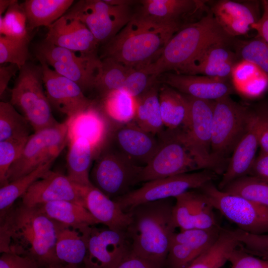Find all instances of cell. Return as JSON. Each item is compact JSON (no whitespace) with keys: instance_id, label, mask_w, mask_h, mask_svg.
Listing matches in <instances>:
<instances>
[{"instance_id":"1","label":"cell","mask_w":268,"mask_h":268,"mask_svg":"<svg viewBox=\"0 0 268 268\" xmlns=\"http://www.w3.org/2000/svg\"><path fill=\"white\" fill-rule=\"evenodd\" d=\"M58 223L22 202L0 216V251L27 256L42 267L61 265L56 253Z\"/></svg>"},{"instance_id":"2","label":"cell","mask_w":268,"mask_h":268,"mask_svg":"<svg viewBox=\"0 0 268 268\" xmlns=\"http://www.w3.org/2000/svg\"><path fill=\"white\" fill-rule=\"evenodd\" d=\"M181 27L162 24L136 11L132 19L102 47L101 58H111L138 68L151 64L160 56L170 38Z\"/></svg>"},{"instance_id":"3","label":"cell","mask_w":268,"mask_h":268,"mask_svg":"<svg viewBox=\"0 0 268 268\" xmlns=\"http://www.w3.org/2000/svg\"><path fill=\"white\" fill-rule=\"evenodd\" d=\"M174 204L171 199H163L140 204L127 212L131 220L126 234L132 253L165 268L176 228Z\"/></svg>"},{"instance_id":"4","label":"cell","mask_w":268,"mask_h":268,"mask_svg":"<svg viewBox=\"0 0 268 268\" xmlns=\"http://www.w3.org/2000/svg\"><path fill=\"white\" fill-rule=\"evenodd\" d=\"M233 38L224 31L208 9L200 19L176 32L157 60L145 68L156 79L163 73H176L208 46L218 42L231 44Z\"/></svg>"},{"instance_id":"5","label":"cell","mask_w":268,"mask_h":268,"mask_svg":"<svg viewBox=\"0 0 268 268\" xmlns=\"http://www.w3.org/2000/svg\"><path fill=\"white\" fill-rule=\"evenodd\" d=\"M41 65L28 62L18 72L11 89L10 102L29 121L34 133L59 123L44 90Z\"/></svg>"},{"instance_id":"6","label":"cell","mask_w":268,"mask_h":268,"mask_svg":"<svg viewBox=\"0 0 268 268\" xmlns=\"http://www.w3.org/2000/svg\"><path fill=\"white\" fill-rule=\"evenodd\" d=\"M90 180L92 185L114 200L140 183L143 167L132 162L107 142L94 158Z\"/></svg>"},{"instance_id":"7","label":"cell","mask_w":268,"mask_h":268,"mask_svg":"<svg viewBox=\"0 0 268 268\" xmlns=\"http://www.w3.org/2000/svg\"><path fill=\"white\" fill-rule=\"evenodd\" d=\"M253 108L233 100L230 95L214 101L211 154L228 165V157L247 132Z\"/></svg>"},{"instance_id":"8","label":"cell","mask_w":268,"mask_h":268,"mask_svg":"<svg viewBox=\"0 0 268 268\" xmlns=\"http://www.w3.org/2000/svg\"><path fill=\"white\" fill-rule=\"evenodd\" d=\"M186 96L189 103V114L186 124L179 128L181 135L201 169L223 175L228 165L216 160L211 154L214 101Z\"/></svg>"},{"instance_id":"9","label":"cell","mask_w":268,"mask_h":268,"mask_svg":"<svg viewBox=\"0 0 268 268\" xmlns=\"http://www.w3.org/2000/svg\"><path fill=\"white\" fill-rule=\"evenodd\" d=\"M160 146L143 167L140 182L191 173L201 167L190 147L182 137L179 128L165 129L158 134Z\"/></svg>"},{"instance_id":"10","label":"cell","mask_w":268,"mask_h":268,"mask_svg":"<svg viewBox=\"0 0 268 268\" xmlns=\"http://www.w3.org/2000/svg\"><path fill=\"white\" fill-rule=\"evenodd\" d=\"M214 209L247 233H268V207L219 189L210 182L199 189Z\"/></svg>"},{"instance_id":"11","label":"cell","mask_w":268,"mask_h":268,"mask_svg":"<svg viewBox=\"0 0 268 268\" xmlns=\"http://www.w3.org/2000/svg\"><path fill=\"white\" fill-rule=\"evenodd\" d=\"M36 55L57 72L77 83L84 93L94 89L102 66L97 54H82L43 40L37 45Z\"/></svg>"},{"instance_id":"12","label":"cell","mask_w":268,"mask_h":268,"mask_svg":"<svg viewBox=\"0 0 268 268\" xmlns=\"http://www.w3.org/2000/svg\"><path fill=\"white\" fill-rule=\"evenodd\" d=\"M67 131L65 121L32 134L7 172L8 184L55 160L67 145Z\"/></svg>"},{"instance_id":"13","label":"cell","mask_w":268,"mask_h":268,"mask_svg":"<svg viewBox=\"0 0 268 268\" xmlns=\"http://www.w3.org/2000/svg\"><path fill=\"white\" fill-rule=\"evenodd\" d=\"M217 177L214 172L203 170L145 182L142 186L113 200L126 212L141 203L176 198L192 190L199 189L212 182Z\"/></svg>"},{"instance_id":"14","label":"cell","mask_w":268,"mask_h":268,"mask_svg":"<svg viewBox=\"0 0 268 268\" xmlns=\"http://www.w3.org/2000/svg\"><path fill=\"white\" fill-rule=\"evenodd\" d=\"M133 5H113L104 0H80L65 14L79 19L103 45L113 38L132 19Z\"/></svg>"},{"instance_id":"15","label":"cell","mask_w":268,"mask_h":268,"mask_svg":"<svg viewBox=\"0 0 268 268\" xmlns=\"http://www.w3.org/2000/svg\"><path fill=\"white\" fill-rule=\"evenodd\" d=\"M112 123L107 142L134 163L144 167L160 146L159 136L143 130L133 121Z\"/></svg>"},{"instance_id":"16","label":"cell","mask_w":268,"mask_h":268,"mask_svg":"<svg viewBox=\"0 0 268 268\" xmlns=\"http://www.w3.org/2000/svg\"><path fill=\"white\" fill-rule=\"evenodd\" d=\"M37 59L42 67L45 92L51 106L67 118L94 106L77 83L57 72L43 60Z\"/></svg>"},{"instance_id":"17","label":"cell","mask_w":268,"mask_h":268,"mask_svg":"<svg viewBox=\"0 0 268 268\" xmlns=\"http://www.w3.org/2000/svg\"><path fill=\"white\" fill-rule=\"evenodd\" d=\"M92 226L83 265L87 268H116L131 252L125 232Z\"/></svg>"},{"instance_id":"18","label":"cell","mask_w":268,"mask_h":268,"mask_svg":"<svg viewBox=\"0 0 268 268\" xmlns=\"http://www.w3.org/2000/svg\"><path fill=\"white\" fill-rule=\"evenodd\" d=\"M220 226L207 229H191L175 232L171 240L166 268H187L217 239Z\"/></svg>"},{"instance_id":"19","label":"cell","mask_w":268,"mask_h":268,"mask_svg":"<svg viewBox=\"0 0 268 268\" xmlns=\"http://www.w3.org/2000/svg\"><path fill=\"white\" fill-rule=\"evenodd\" d=\"M138 2L136 11L142 16L158 23L181 27L198 20L195 18L208 9L207 1L201 0H142Z\"/></svg>"},{"instance_id":"20","label":"cell","mask_w":268,"mask_h":268,"mask_svg":"<svg viewBox=\"0 0 268 268\" xmlns=\"http://www.w3.org/2000/svg\"><path fill=\"white\" fill-rule=\"evenodd\" d=\"M21 198V202L29 206L58 201H70L83 206L80 186L67 175L51 170L35 182Z\"/></svg>"},{"instance_id":"21","label":"cell","mask_w":268,"mask_h":268,"mask_svg":"<svg viewBox=\"0 0 268 268\" xmlns=\"http://www.w3.org/2000/svg\"><path fill=\"white\" fill-rule=\"evenodd\" d=\"M262 123V111L259 105L253 108L248 129L232 154L219 183V189L221 190L234 180L248 175L259 146Z\"/></svg>"},{"instance_id":"22","label":"cell","mask_w":268,"mask_h":268,"mask_svg":"<svg viewBox=\"0 0 268 268\" xmlns=\"http://www.w3.org/2000/svg\"><path fill=\"white\" fill-rule=\"evenodd\" d=\"M173 217L181 230L207 229L219 226L213 207L199 189L188 191L175 198Z\"/></svg>"},{"instance_id":"23","label":"cell","mask_w":268,"mask_h":268,"mask_svg":"<svg viewBox=\"0 0 268 268\" xmlns=\"http://www.w3.org/2000/svg\"><path fill=\"white\" fill-rule=\"evenodd\" d=\"M157 80L183 94L205 100L215 101L230 95L234 90L229 79L204 75L169 72L160 74Z\"/></svg>"},{"instance_id":"24","label":"cell","mask_w":268,"mask_h":268,"mask_svg":"<svg viewBox=\"0 0 268 268\" xmlns=\"http://www.w3.org/2000/svg\"><path fill=\"white\" fill-rule=\"evenodd\" d=\"M229 44L218 42L208 46L176 73L229 80L239 61L236 52L229 48Z\"/></svg>"},{"instance_id":"25","label":"cell","mask_w":268,"mask_h":268,"mask_svg":"<svg viewBox=\"0 0 268 268\" xmlns=\"http://www.w3.org/2000/svg\"><path fill=\"white\" fill-rule=\"evenodd\" d=\"M48 29L46 42L82 54H97L99 44L79 19L65 14Z\"/></svg>"},{"instance_id":"26","label":"cell","mask_w":268,"mask_h":268,"mask_svg":"<svg viewBox=\"0 0 268 268\" xmlns=\"http://www.w3.org/2000/svg\"><path fill=\"white\" fill-rule=\"evenodd\" d=\"M257 3L220 0L214 2L210 9L224 31L234 37L247 34L260 19Z\"/></svg>"},{"instance_id":"27","label":"cell","mask_w":268,"mask_h":268,"mask_svg":"<svg viewBox=\"0 0 268 268\" xmlns=\"http://www.w3.org/2000/svg\"><path fill=\"white\" fill-rule=\"evenodd\" d=\"M66 121L68 127V143L83 138L94 149L95 156L107 142L112 127V121L95 106Z\"/></svg>"},{"instance_id":"28","label":"cell","mask_w":268,"mask_h":268,"mask_svg":"<svg viewBox=\"0 0 268 268\" xmlns=\"http://www.w3.org/2000/svg\"><path fill=\"white\" fill-rule=\"evenodd\" d=\"M83 206L99 223L108 228L125 232L130 222L129 212L123 211L119 205L92 185L80 186Z\"/></svg>"},{"instance_id":"29","label":"cell","mask_w":268,"mask_h":268,"mask_svg":"<svg viewBox=\"0 0 268 268\" xmlns=\"http://www.w3.org/2000/svg\"><path fill=\"white\" fill-rule=\"evenodd\" d=\"M92 226L72 227L58 223L56 253L61 265H83Z\"/></svg>"},{"instance_id":"30","label":"cell","mask_w":268,"mask_h":268,"mask_svg":"<svg viewBox=\"0 0 268 268\" xmlns=\"http://www.w3.org/2000/svg\"><path fill=\"white\" fill-rule=\"evenodd\" d=\"M67 145V176L78 185H92L90 173L95 157L94 149L88 140L81 137L70 141Z\"/></svg>"},{"instance_id":"31","label":"cell","mask_w":268,"mask_h":268,"mask_svg":"<svg viewBox=\"0 0 268 268\" xmlns=\"http://www.w3.org/2000/svg\"><path fill=\"white\" fill-rule=\"evenodd\" d=\"M73 0H26L21 3L25 13L28 30L49 27L65 15L73 5Z\"/></svg>"},{"instance_id":"32","label":"cell","mask_w":268,"mask_h":268,"mask_svg":"<svg viewBox=\"0 0 268 268\" xmlns=\"http://www.w3.org/2000/svg\"><path fill=\"white\" fill-rule=\"evenodd\" d=\"M160 85L157 80L143 94L135 98L136 109L133 121L143 130L155 135L165 130L159 101Z\"/></svg>"},{"instance_id":"33","label":"cell","mask_w":268,"mask_h":268,"mask_svg":"<svg viewBox=\"0 0 268 268\" xmlns=\"http://www.w3.org/2000/svg\"><path fill=\"white\" fill-rule=\"evenodd\" d=\"M158 95L164 127L175 129L183 126L189 114V103L186 95L163 83H160Z\"/></svg>"},{"instance_id":"34","label":"cell","mask_w":268,"mask_h":268,"mask_svg":"<svg viewBox=\"0 0 268 268\" xmlns=\"http://www.w3.org/2000/svg\"><path fill=\"white\" fill-rule=\"evenodd\" d=\"M37 206L49 217L66 226L81 227L99 224L85 207L72 201H58Z\"/></svg>"},{"instance_id":"35","label":"cell","mask_w":268,"mask_h":268,"mask_svg":"<svg viewBox=\"0 0 268 268\" xmlns=\"http://www.w3.org/2000/svg\"><path fill=\"white\" fill-rule=\"evenodd\" d=\"M239 245L234 230L222 228L215 242L187 268H221Z\"/></svg>"},{"instance_id":"36","label":"cell","mask_w":268,"mask_h":268,"mask_svg":"<svg viewBox=\"0 0 268 268\" xmlns=\"http://www.w3.org/2000/svg\"><path fill=\"white\" fill-rule=\"evenodd\" d=\"M101 59V71L94 89L102 101L112 92L122 90L126 79L134 68L111 58Z\"/></svg>"},{"instance_id":"37","label":"cell","mask_w":268,"mask_h":268,"mask_svg":"<svg viewBox=\"0 0 268 268\" xmlns=\"http://www.w3.org/2000/svg\"><path fill=\"white\" fill-rule=\"evenodd\" d=\"M55 160L41 165L29 174L0 187V216L10 209L15 201L21 197L35 182L42 178L50 170Z\"/></svg>"},{"instance_id":"38","label":"cell","mask_w":268,"mask_h":268,"mask_svg":"<svg viewBox=\"0 0 268 268\" xmlns=\"http://www.w3.org/2000/svg\"><path fill=\"white\" fill-rule=\"evenodd\" d=\"M32 130L29 121L10 102H0V141L27 138Z\"/></svg>"},{"instance_id":"39","label":"cell","mask_w":268,"mask_h":268,"mask_svg":"<svg viewBox=\"0 0 268 268\" xmlns=\"http://www.w3.org/2000/svg\"><path fill=\"white\" fill-rule=\"evenodd\" d=\"M103 111L113 122L125 124L134 120L135 98L123 90L109 94L102 101Z\"/></svg>"},{"instance_id":"40","label":"cell","mask_w":268,"mask_h":268,"mask_svg":"<svg viewBox=\"0 0 268 268\" xmlns=\"http://www.w3.org/2000/svg\"><path fill=\"white\" fill-rule=\"evenodd\" d=\"M268 207V182L250 176L238 178L221 190Z\"/></svg>"},{"instance_id":"41","label":"cell","mask_w":268,"mask_h":268,"mask_svg":"<svg viewBox=\"0 0 268 268\" xmlns=\"http://www.w3.org/2000/svg\"><path fill=\"white\" fill-rule=\"evenodd\" d=\"M239 59L257 66L268 77V44L261 37L249 41H234Z\"/></svg>"},{"instance_id":"42","label":"cell","mask_w":268,"mask_h":268,"mask_svg":"<svg viewBox=\"0 0 268 268\" xmlns=\"http://www.w3.org/2000/svg\"><path fill=\"white\" fill-rule=\"evenodd\" d=\"M30 38V36L18 38L0 35V65L12 64L21 68L25 65L31 58L29 51Z\"/></svg>"},{"instance_id":"43","label":"cell","mask_w":268,"mask_h":268,"mask_svg":"<svg viewBox=\"0 0 268 268\" xmlns=\"http://www.w3.org/2000/svg\"><path fill=\"white\" fill-rule=\"evenodd\" d=\"M24 10L17 0L12 2L0 16V34L8 37L23 38L30 36Z\"/></svg>"},{"instance_id":"44","label":"cell","mask_w":268,"mask_h":268,"mask_svg":"<svg viewBox=\"0 0 268 268\" xmlns=\"http://www.w3.org/2000/svg\"><path fill=\"white\" fill-rule=\"evenodd\" d=\"M28 138L0 141V187L8 184L7 172L12 164L20 156Z\"/></svg>"},{"instance_id":"45","label":"cell","mask_w":268,"mask_h":268,"mask_svg":"<svg viewBox=\"0 0 268 268\" xmlns=\"http://www.w3.org/2000/svg\"><path fill=\"white\" fill-rule=\"evenodd\" d=\"M156 82L157 79L144 67L134 68L126 79L122 90L136 98Z\"/></svg>"},{"instance_id":"46","label":"cell","mask_w":268,"mask_h":268,"mask_svg":"<svg viewBox=\"0 0 268 268\" xmlns=\"http://www.w3.org/2000/svg\"><path fill=\"white\" fill-rule=\"evenodd\" d=\"M239 246L253 255L268 257V233L254 234L244 232L239 229L234 230Z\"/></svg>"},{"instance_id":"47","label":"cell","mask_w":268,"mask_h":268,"mask_svg":"<svg viewBox=\"0 0 268 268\" xmlns=\"http://www.w3.org/2000/svg\"><path fill=\"white\" fill-rule=\"evenodd\" d=\"M228 262L230 268H268V257L253 255L239 246L232 252Z\"/></svg>"},{"instance_id":"48","label":"cell","mask_w":268,"mask_h":268,"mask_svg":"<svg viewBox=\"0 0 268 268\" xmlns=\"http://www.w3.org/2000/svg\"><path fill=\"white\" fill-rule=\"evenodd\" d=\"M262 71L255 65L240 60L234 66L231 76L234 88L243 85Z\"/></svg>"},{"instance_id":"49","label":"cell","mask_w":268,"mask_h":268,"mask_svg":"<svg viewBox=\"0 0 268 268\" xmlns=\"http://www.w3.org/2000/svg\"><path fill=\"white\" fill-rule=\"evenodd\" d=\"M32 258L11 253H1L0 268H41Z\"/></svg>"},{"instance_id":"50","label":"cell","mask_w":268,"mask_h":268,"mask_svg":"<svg viewBox=\"0 0 268 268\" xmlns=\"http://www.w3.org/2000/svg\"><path fill=\"white\" fill-rule=\"evenodd\" d=\"M268 88V77L262 71L236 89L251 97L261 95Z\"/></svg>"},{"instance_id":"51","label":"cell","mask_w":268,"mask_h":268,"mask_svg":"<svg viewBox=\"0 0 268 268\" xmlns=\"http://www.w3.org/2000/svg\"><path fill=\"white\" fill-rule=\"evenodd\" d=\"M248 175L268 182V153H260L256 157Z\"/></svg>"},{"instance_id":"52","label":"cell","mask_w":268,"mask_h":268,"mask_svg":"<svg viewBox=\"0 0 268 268\" xmlns=\"http://www.w3.org/2000/svg\"><path fill=\"white\" fill-rule=\"evenodd\" d=\"M116 268H164L130 252Z\"/></svg>"},{"instance_id":"53","label":"cell","mask_w":268,"mask_h":268,"mask_svg":"<svg viewBox=\"0 0 268 268\" xmlns=\"http://www.w3.org/2000/svg\"><path fill=\"white\" fill-rule=\"evenodd\" d=\"M263 12L259 20L252 25V29L256 30L258 36L268 44V0L262 1Z\"/></svg>"},{"instance_id":"54","label":"cell","mask_w":268,"mask_h":268,"mask_svg":"<svg viewBox=\"0 0 268 268\" xmlns=\"http://www.w3.org/2000/svg\"><path fill=\"white\" fill-rule=\"evenodd\" d=\"M262 112V123L259 138L260 153H268V105H263Z\"/></svg>"},{"instance_id":"55","label":"cell","mask_w":268,"mask_h":268,"mask_svg":"<svg viewBox=\"0 0 268 268\" xmlns=\"http://www.w3.org/2000/svg\"><path fill=\"white\" fill-rule=\"evenodd\" d=\"M20 67L14 64H9L0 67V96L3 94L11 78L20 70Z\"/></svg>"},{"instance_id":"56","label":"cell","mask_w":268,"mask_h":268,"mask_svg":"<svg viewBox=\"0 0 268 268\" xmlns=\"http://www.w3.org/2000/svg\"><path fill=\"white\" fill-rule=\"evenodd\" d=\"M12 2V0H0V16L5 12Z\"/></svg>"},{"instance_id":"57","label":"cell","mask_w":268,"mask_h":268,"mask_svg":"<svg viewBox=\"0 0 268 268\" xmlns=\"http://www.w3.org/2000/svg\"><path fill=\"white\" fill-rule=\"evenodd\" d=\"M53 268H87L84 265H60Z\"/></svg>"}]
</instances>
